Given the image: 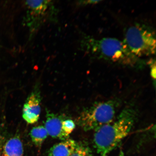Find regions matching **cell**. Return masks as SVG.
<instances>
[{
    "label": "cell",
    "instance_id": "1",
    "mask_svg": "<svg viewBox=\"0 0 156 156\" xmlns=\"http://www.w3.org/2000/svg\"><path fill=\"white\" fill-rule=\"evenodd\" d=\"M137 116L135 108L128 105L112 122L95 130L93 143L97 153L106 156L118 147L131 132Z\"/></svg>",
    "mask_w": 156,
    "mask_h": 156
},
{
    "label": "cell",
    "instance_id": "2",
    "mask_svg": "<svg viewBox=\"0 0 156 156\" xmlns=\"http://www.w3.org/2000/svg\"><path fill=\"white\" fill-rule=\"evenodd\" d=\"M85 46L88 53L98 59L135 68H141L145 64L132 53L124 41L116 38H89Z\"/></svg>",
    "mask_w": 156,
    "mask_h": 156
},
{
    "label": "cell",
    "instance_id": "3",
    "mask_svg": "<svg viewBox=\"0 0 156 156\" xmlns=\"http://www.w3.org/2000/svg\"><path fill=\"white\" fill-rule=\"evenodd\" d=\"M116 108L113 100L95 103L81 112L77 123L85 131H95L114 119Z\"/></svg>",
    "mask_w": 156,
    "mask_h": 156
},
{
    "label": "cell",
    "instance_id": "4",
    "mask_svg": "<svg viewBox=\"0 0 156 156\" xmlns=\"http://www.w3.org/2000/svg\"><path fill=\"white\" fill-rule=\"evenodd\" d=\"M124 41L130 51L138 58L154 55L156 52L154 31L145 25L136 24L129 28Z\"/></svg>",
    "mask_w": 156,
    "mask_h": 156
},
{
    "label": "cell",
    "instance_id": "5",
    "mask_svg": "<svg viewBox=\"0 0 156 156\" xmlns=\"http://www.w3.org/2000/svg\"><path fill=\"white\" fill-rule=\"evenodd\" d=\"M27 9L25 23L30 32L33 34L48 19L54 17L55 13L51 1H26Z\"/></svg>",
    "mask_w": 156,
    "mask_h": 156
},
{
    "label": "cell",
    "instance_id": "6",
    "mask_svg": "<svg viewBox=\"0 0 156 156\" xmlns=\"http://www.w3.org/2000/svg\"><path fill=\"white\" fill-rule=\"evenodd\" d=\"M41 96L37 90L30 94L27 98L23 107V117L28 124L38 121L41 112Z\"/></svg>",
    "mask_w": 156,
    "mask_h": 156
},
{
    "label": "cell",
    "instance_id": "7",
    "mask_svg": "<svg viewBox=\"0 0 156 156\" xmlns=\"http://www.w3.org/2000/svg\"><path fill=\"white\" fill-rule=\"evenodd\" d=\"M63 120L62 116L47 112L46 120L44 126L48 135L53 138H58L62 141L67 140L62 130V122Z\"/></svg>",
    "mask_w": 156,
    "mask_h": 156
},
{
    "label": "cell",
    "instance_id": "8",
    "mask_svg": "<svg viewBox=\"0 0 156 156\" xmlns=\"http://www.w3.org/2000/svg\"><path fill=\"white\" fill-rule=\"evenodd\" d=\"M2 156H24V148L18 136L9 138L2 147Z\"/></svg>",
    "mask_w": 156,
    "mask_h": 156
},
{
    "label": "cell",
    "instance_id": "9",
    "mask_svg": "<svg viewBox=\"0 0 156 156\" xmlns=\"http://www.w3.org/2000/svg\"><path fill=\"white\" fill-rule=\"evenodd\" d=\"M77 142L69 139L56 144L48 150V156H71L75 149Z\"/></svg>",
    "mask_w": 156,
    "mask_h": 156
},
{
    "label": "cell",
    "instance_id": "10",
    "mask_svg": "<svg viewBox=\"0 0 156 156\" xmlns=\"http://www.w3.org/2000/svg\"><path fill=\"white\" fill-rule=\"evenodd\" d=\"M48 135V132L44 126L34 127L30 132V136L32 142L38 147H41Z\"/></svg>",
    "mask_w": 156,
    "mask_h": 156
},
{
    "label": "cell",
    "instance_id": "11",
    "mask_svg": "<svg viewBox=\"0 0 156 156\" xmlns=\"http://www.w3.org/2000/svg\"><path fill=\"white\" fill-rule=\"evenodd\" d=\"M71 156H93L88 145L84 142H77L76 147Z\"/></svg>",
    "mask_w": 156,
    "mask_h": 156
},
{
    "label": "cell",
    "instance_id": "12",
    "mask_svg": "<svg viewBox=\"0 0 156 156\" xmlns=\"http://www.w3.org/2000/svg\"><path fill=\"white\" fill-rule=\"evenodd\" d=\"M75 124L73 120H64L62 122V129L64 136L67 139L69 138V136L75 128Z\"/></svg>",
    "mask_w": 156,
    "mask_h": 156
},
{
    "label": "cell",
    "instance_id": "13",
    "mask_svg": "<svg viewBox=\"0 0 156 156\" xmlns=\"http://www.w3.org/2000/svg\"><path fill=\"white\" fill-rule=\"evenodd\" d=\"M149 64L151 67V75L153 79H156V64L155 60H151Z\"/></svg>",
    "mask_w": 156,
    "mask_h": 156
},
{
    "label": "cell",
    "instance_id": "14",
    "mask_svg": "<svg viewBox=\"0 0 156 156\" xmlns=\"http://www.w3.org/2000/svg\"><path fill=\"white\" fill-rule=\"evenodd\" d=\"M101 1H93V0H90V1H80L79 3L80 5H94L96 3H98Z\"/></svg>",
    "mask_w": 156,
    "mask_h": 156
},
{
    "label": "cell",
    "instance_id": "15",
    "mask_svg": "<svg viewBox=\"0 0 156 156\" xmlns=\"http://www.w3.org/2000/svg\"><path fill=\"white\" fill-rule=\"evenodd\" d=\"M4 138L2 136L0 135V152L1 151V150L3 145Z\"/></svg>",
    "mask_w": 156,
    "mask_h": 156
},
{
    "label": "cell",
    "instance_id": "16",
    "mask_svg": "<svg viewBox=\"0 0 156 156\" xmlns=\"http://www.w3.org/2000/svg\"><path fill=\"white\" fill-rule=\"evenodd\" d=\"M118 156H125L124 152L122 151V150H121L120 151L119 154V155Z\"/></svg>",
    "mask_w": 156,
    "mask_h": 156
},
{
    "label": "cell",
    "instance_id": "17",
    "mask_svg": "<svg viewBox=\"0 0 156 156\" xmlns=\"http://www.w3.org/2000/svg\"></svg>",
    "mask_w": 156,
    "mask_h": 156
}]
</instances>
